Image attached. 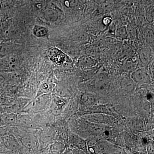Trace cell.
<instances>
[{
	"mask_svg": "<svg viewBox=\"0 0 154 154\" xmlns=\"http://www.w3.org/2000/svg\"><path fill=\"white\" fill-rule=\"evenodd\" d=\"M20 59L19 57L15 54H11L7 55L2 61L4 68L8 70H15L20 66Z\"/></svg>",
	"mask_w": 154,
	"mask_h": 154,
	"instance_id": "1",
	"label": "cell"
},
{
	"mask_svg": "<svg viewBox=\"0 0 154 154\" xmlns=\"http://www.w3.org/2000/svg\"><path fill=\"white\" fill-rule=\"evenodd\" d=\"M131 79L134 82L138 84H149L151 82L149 75L143 69H138L134 71L131 74Z\"/></svg>",
	"mask_w": 154,
	"mask_h": 154,
	"instance_id": "2",
	"label": "cell"
},
{
	"mask_svg": "<svg viewBox=\"0 0 154 154\" xmlns=\"http://www.w3.org/2000/svg\"><path fill=\"white\" fill-rule=\"evenodd\" d=\"M94 84L97 90L104 91L109 87L110 79L107 75L104 73L100 74L94 80Z\"/></svg>",
	"mask_w": 154,
	"mask_h": 154,
	"instance_id": "3",
	"label": "cell"
},
{
	"mask_svg": "<svg viewBox=\"0 0 154 154\" xmlns=\"http://www.w3.org/2000/svg\"><path fill=\"white\" fill-rule=\"evenodd\" d=\"M97 61L91 56H82L78 60V65L82 69H89L96 66Z\"/></svg>",
	"mask_w": 154,
	"mask_h": 154,
	"instance_id": "4",
	"label": "cell"
},
{
	"mask_svg": "<svg viewBox=\"0 0 154 154\" xmlns=\"http://www.w3.org/2000/svg\"><path fill=\"white\" fill-rule=\"evenodd\" d=\"M122 88L126 92H131L135 88L134 82L129 77H124L121 81Z\"/></svg>",
	"mask_w": 154,
	"mask_h": 154,
	"instance_id": "5",
	"label": "cell"
},
{
	"mask_svg": "<svg viewBox=\"0 0 154 154\" xmlns=\"http://www.w3.org/2000/svg\"><path fill=\"white\" fill-rule=\"evenodd\" d=\"M33 33L38 38H45L48 36V30L47 28L40 25H35L33 27Z\"/></svg>",
	"mask_w": 154,
	"mask_h": 154,
	"instance_id": "6",
	"label": "cell"
},
{
	"mask_svg": "<svg viewBox=\"0 0 154 154\" xmlns=\"http://www.w3.org/2000/svg\"><path fill=\"white\" fill-rule=\"evenodd\" d=\"M116 35L117 38L121 39H127L128 38L127 28L126 26H122L117 28L116 31Z\"/></svg>",
	"mask_w": 154,
	"mask_h": 154,
	"instance_id": "7",
	"label": "cell"
},
{
	"mask_svg": "<svg viewBox=\"0 0 154 154\" xmlns=\"http://www.w3.org/2000/svg\"><path fill=\"white\" fill-rule=\"evenodd\" d=\"M1 120L5 124H11L15 123L17 120L16 115L13 114H5L1 117Z\"/></svg>",
	"mask_w": 154,
	"mask_h": 154,
	"instance_id": "8",
	"label": "cell"
},
{
	"mask_svg": "<svg viewBox=\"0 0 154 154\" xmlns=\"http://www.w3.org/2000/svg\"><path fill=\"white\" fill-rule=\"evenodd\" d=\"M76 40L83 43H87L90 39L89 35L85 32L77 33L75 36Z\"/></svg>",
	"mask_w": 154,
	"mask_h": 154,
	"instance_id": "9",
	"label": "cell"
},
{
	"mask_svg": "<svg viewBox=\"0 0 154 154\" xmlns=\"http://www.w3.org/2000/svg\"><path fill=\"white\" fill-rule=\"evenodd\" d=\"M52 60L56 63L60 64L63 63L65 60V56L62 53H58L54 55L52 57Z\"/></svg>",
	"mask_w": 154,
	"mask_h": 154,
	"instance_id": "10",
	"label": "cell"
},
{
	"mask_svg": "<svg viewBox=\"0 0 154 154\" xmlns=\"http://www.w3.org/2000/svg\"><path fill=\"white\" fill-rule=\"evenodd\" d=\"M79 0H64L65 5L67 7L74 8L78 5Z\"/></svg>",
	"mask_w": 154,
	"mask_h": 154,
	"instance_id": "11",
	"label": "cell"
},
{
	"mask_svg": "<svg viewBox=\"0 0 154 154\" xmlns=\"http://www.w3.org/2000/svg\"><path fill=\"white\" fill-rule=\"evenodd\" d=\"M13 49V46L11 45L8 44H4L1 45L0 47V51L2 53H5L7 54L10 52L11 50Z\"/></svg>",
	"mask_w": 154,
	"mask_h": 154,
	"instance_id": "12",
	"label": "cell"
},
{
	"mask_svg": "<svg viewBox=\"0 0 154 154\" xmlns=\"http://www.w3.org/2000/svg\"><path fill=\"white\" fill-rule=\"evenodd\" d=\"M146 18L149 22H152L154 19L153 8L149 9L146 13Z\"/></svg>",
	"mask_w": 154,
	"mask_h": 154,
	"instance_id": "13",
	"label": "cell"
},
{
	"mask_svg": "<svg viewBox=\"0 0 154 154\" xmlns=\"http://www.w3.org/2000/svg\"><path fill=\"white\" fill-rule=\"evenodd\" d=\"M140 60H141L144 63H146L148 62L149 60V57H148V54H147V53L146 51L142 50L140 51Z\"/></svg>",
	"mask_w": 154,
	"mask_h": 154,
	"instance_id": "14",
	"label": "cell"
},
{
	"mask_svg": "<svg viewBox=\"0 0 154 154\" xmlns=\"http://www.w3.org/2000/svg\"><path fill=\"white\" fill-rule=\"evenodd\" d=\"M73 140L75 143L79 147L83 148H85V142L83 141L82 140L80 139H75V138H74Z\"/></svg>",
	"mask_w": 154,
	"mask_h": 154,
	"instance_id": "15",
	"label": "cell"
},
{
	"mask_svg": "<svg viewBox=\"0 0 154 154\" xmlns=\"http://www.w3.org/2000/svg\"><path fill=\"white\" fill-rule=\"evenodd\" d=\"M28 116H21L20 118L21 123L23 125H29L31 123V120Z\"/></svg>",
	"mask_w": 154,
	"mask_h": 154,
	"instance_id": "16",
	"label": "cell"
},
{
	"mask_svg": "<svg viewBox=\"0 0 154 154\" xmlns=\"http://www.w3.org/2000/svg\"><path fill=\"white\" fill-rule=\"evenodd\" d=\"M112 22V19L111 17H104L102 20V23L105 26H108L111 25Z\"/></svg>",
	"mask_w": 154,
	"mask_h": 154,
	"instance_id": "17",
	"label": "cell"
},
{
	"mask_svg": "<svg viewBox=\"0 0 154 154\" xmlns=\"http://www.w3.org/2000/svg\"><path fill=\"white\" fill-rule=\"evenodd\" d=\"M23 143L25 146H27L28 147H31L33 146V141L31 140V139L29 138H26L23 141Z\"/></svg>",
	"mask_w": 154,
	"mask_h": 154,
	"instance_id": "18",
	"label": "cell"
},
{
	"mask_svg": "<svg viewBox=\"0 0 154 154\" xmlns=\"http://www.w3.org/2000/svg\"><path fill=\"white\" fill-rule=\"evenodd\" d=\"M57 104L59 107H62L65 105L64 101L63 99H58L57 100Z\"/></svg>",
	"mask_w": 154,
	"mask_h": 154,
	"instance_id": "19",
	"label": "cell"
},
{
	"mask_svg": "<svg viewBox=\"0 0 154 154\" xmlns=\"http://www.w3.org/2000/svg\"><path fill=\"white\" fill-rule=\"evenodd\" d=\"M94 2L96 3V4H99V5H102V4H104L109 1V0H94Z\"/></svg>",
	"mask_w": 154,
	"mask_h": 154,
	"instance_id": "20",
	"label": "cell"
}]
</instances>
